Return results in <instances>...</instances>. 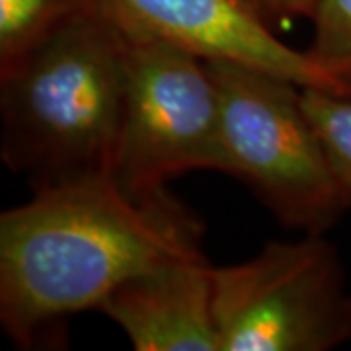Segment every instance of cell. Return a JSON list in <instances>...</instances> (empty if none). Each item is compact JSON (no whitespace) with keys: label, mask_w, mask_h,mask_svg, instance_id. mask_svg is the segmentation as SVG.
<instances>
[{"label":"cell","mask_w":351,"mask_h":351,"mask_svg":"<svg viewBox=\"0 0 351 351\" xmlns=\"http://www.w3.org/2000/svg\"><path fill=\"white\" fill-rule=\"evenodd\" d=\"M199 219L168 191L129 195L98 176L36 189L0 217V322L20 348L64 316L98 311L133 277L199 254Z\"/></svg>","instance_id":"cell-1"},{"label":"cell","mask_w":351,"mask_h":351,"mask_svg":"<svg viewBox=\"0 0 351 351\" xmlns=\"http://www.w3.org/2000/svg\"><path fill=\"white\" fill-rule=\"evenodd\" d=\"M125 24L101 4L0 73L2 160L34 189L112 176L127 96Z\"/></svg>","instance_id":"cell-2"},{"label":"cell","mask_w":351,"mask_h":351,"mask_svg":"<svg viewBox=\"0 0 351 351\" xmlns=\"http://www.w3.org/2000/svg\"><path fill=\"white\" fill-rule=\"evenodd\" d=\"M219 96L226 174L283 225L322 234L348 211L302 86L246 64L207 61Z\"/></svg>","instance_id":"cell-3"},{"label":"cell","mask_w":351,"mask_h":351,"mask_svg":"<svg viewBox=\"0 0 351 351\" xmlns=\"http://www.w3.org/2000/svg\"><path fill=\"white\" fill-rule=\"evenodd\" d=\"M219 351H328L351 339V295L336 248L311 232L213 267Z\"/></svg>","instance_id":"cell-4"},{"label":"cell","mask_w":351,"mask_h":351,"mask_svg":"<svg viewBox=\"0 0 351 351\" xmlns=\"http://www.w3.org/2000/svg\"><path fill=\"white\" fill-rule=\"evenodd\" d=\"M125 27L127 96L113 182L149 199L189 170L226 174L219 96L207 61Z\"/></svg>","instance_id":"cell-5"},{"label":"cell","mask_w":351,"mask_h":351,"mask_svg":"<svg viewBox=\"0 0 351 351\" xmlns=\"http://www.w3.org/2000/svg\"><path fill=\"white\" fill-rule=\"evenodd\" d=\"M104 4L129 27L203 61L246 64L283 76L302 88L343 96L306 51L279 41L274 27L242 0H104Z\"/></svg>","instance_id":"cell-6"},{"label":"cell","mask_w":351,"mask_h":351,"mask_svg":"<svg viewBox=\"0 0 351 351\" xmlns=\"http://www.w3.org/2000/svg\"><path fill=\"white\" fill-rule=\"evenodd\" d=\"M98 311L125 332L137 351H219L213 265L201 252L121 283Z\"/></svg>","instance_id":"cell-7"},{"label":"cell","mask_w":351,"mask_h":351,"mask_svg":"<svg viewBox=\"0 0 351 351\" xmlns=\"http://www.w3.org/2000/svg\"><path fill=\"white\" fill-rule=\"evenodd\" d=\"M101 4L104 0H0V73L53 29Z\"/></svg>","instance_id":"cell-8"},{"label":"cell","mask_w":351,"mask_h":351,"mask_svg":"<svg viewBox=\"0 0 351 351\" xmlns=\"http://www.w3.org/2000/svg\"><path fill=\"white\" fill-rule=\"evenodd\" d=\"M314 39L306 55L351 98V0H316Z\"/></svg>","instance_id":"cell-9"},{"label":"cell","mask_w":351,"mask_h":351,"mask_svg":"<svg viewBox=\"0 0 351 351\" xmlns=\"http://www.w3.org/2000/svg\"><path fill=\"white\" fill-rule=\"evenodd\" d=\"M302 101L322 138L346 207L351 209V98L302 88Z\"/></svg>","instance_id":"cell-10"},{"label":"cell","mask_w":351,"mask_h":351,"mask_svg":"<svg viewBox=\"0 0 351 351\" xmlns=\"http://www.w3.org/2000/svg\"><path fill=\"white\" fill-rule=\"evenodd\" d=\"M269 27L293 18H311L316 0H242Z\"/></svg>","instance_id":"cell-11"}]
</instances>
